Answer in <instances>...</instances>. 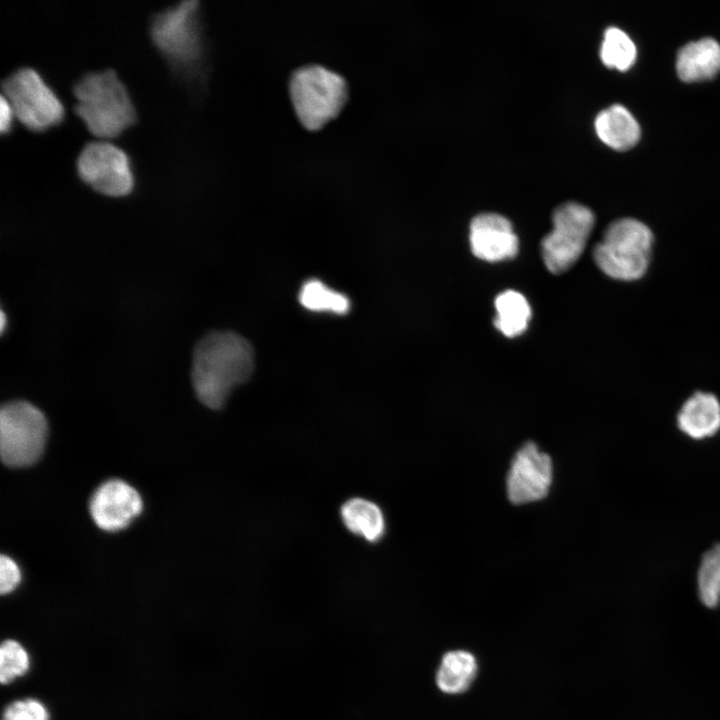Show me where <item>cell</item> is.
<instances>
[{
  "mask_svg": "<svg viewBox=\"0 0 720 720\" xmlns=\"http://www.w3.org/2000/svg\"><path fill=\"white\" fill-rule=\"evenodd\" d=\"M253 369L254 350L245 338L230 331H212L194 347L192 386L203 405L219 409Z\"/></svg>",
  "mask_w": 720,
  "mask_h": 720,
  "instance_id": "6da1fadb",
  "label": "cell"
},
{
  "mask_svg": "<svg viewBox=\"0 0 720 720\" xmlns=\"http://www.w3.org/2000/svg\"><path fill=\"white\" fill-rule=\"evenodd\" d=\"M149 35L177 80L189 86L205 80L207 48L199 1H182L153 14Z\"/></svg>",
  "mask_w": 720,
  "mask_h": 720,
  "instance_id": "7a4b0ae2",
  "label": "cell"
},
{
  "mask_svg": "<svg viewBox=\"0 0 720 720\" xmlns=\"http://www.w3.org/2000/svg\"><path fill=\"white\" fill-rule=\"evenodd\" d=\"M72 91L75 114L99 140L117 138L138 120L126 86L112 69L83 74Z\"/></svg>",
  "mask_w": 720,
  "mask_h": 720,
  "instance_id": "3957f363",
  "label": "cell"
},
{
  "mask_svg": "<svg viewBox=\"0 0 720 720\" xmlns=\"http://www.w3.org/2000/svg\"><path fill=\"white\" fill-rule=\"evenodd\" d=\"M653 234L637 219L621 218L612 222L593 250L598 268L610 278L621 281L640 279L647 271Z\"/></svg>",
  "mask_w": 720,
  "mask_h": 720,
  "instance_id": "277c9868",
  "label": "cell"
},
{
  "mask_svg": "<svg viewBox=\"0 0 720 720\" xmlns=\"http://www.w3.org/2000/svg\"><path fill=\"white\" fill-rule=\"evenodd\" d=\"M289 92L299 121L310 131L337 117L348 96L344 78L319 65L297 69L290 78Z\"/></svg>",
  "mask_w": 720,
  "mask_h": 720,
  "instance_id": "5b68a950",
  "label": "cell"
},
{
  "mask_svg": "<svg viewBox=\"0 0 720 720\" xmlns=\"http://www.w3.org/2000/svg\"><path fill=\"white\" fill-rule=\"evenodd\" d=\"M1 87L15 118L29 131L45 132L64 121L62 101L34 68H17L2 81Z\"/></svg>",
  "mask_w": 720,
  "mask_h": 720,
  "instance_id": "8992f818",
  "label": "cell"
},
{
  "mask_svg": "<svg viewBox=\"0 0 720 720\" xmlns=\"http://www.w3.org/2000/svg\"><path fill=\"white\" fill-rule=\"evenodd\" d=\"M48 424L33 404L17 400L0 411V454L5 465L14 468L34 464L45 448Z\"/></svg>",
  "mask_w": 720,
  "mask_h": 720,
  "instance_id": "52a82bcc",
  "label": "cell"
},
{
  "mask_svg": "<svg viewBox=\"0 0 720 720\" xmlns=\"http://www.w3.org/2000/svg\"><path fill=\"white\" fill-rule=\"evenodd\" d=\"M552 230L541 242L542 258L553 274H561L572 267L582 255L595 216L585 205L569 201L553 211Z\"/></svg>",
  "mask_w": 720,
  "mask_h": 720,
  "instance_id": "ba28073f",
  "label": "cell"
},
{
  "mask_svg": "<svg viewBox=\"0 0 720 720\" xmlns=\"http://www.w3.org/2000/svg\"><path fill=\"white\" fill-rule=\"evenodd\" d=\"M79 179L108 197H125L135 188L130 157L117 145L98 140L86 143L76 159Z\"/></svg>",
  "mask_w": 720,
  "mask_h": 720,
  "instance_id": "9c48e42d",
  "label": "cell"
},
{
  "mask_svg": "<svg viewBox=\"0 0 720 720\" xmlns=\"http://www.w3.org/2000/svg\"><path fill=\"white\" fill-rule=\"evenodd\" d=\"M553 466L548 454L533 442L525 443L514 455L506 479L508 498L524 504L544 498L551 487Z\"/></svg>",
  "mask_w": 720,
  "mask_h": 720,
  "instance_id": "30bf717a",
  "label": "cell"
},
{
  "mask_svg": "<svg viewBox=\"0 0 720 720\" xmlns=\"http://www.w3.org/2000/svg\"><path fill=\"white\" fill-rule=\"evenodd\" d=\"M139 493L128 483L111 479L93 493L89 510L96 525L105 531H118L127 527L142 510Z\"/></svg>",
  "mask_w": 720,
  "mask_h": 720,
  "instance_id": "8fae6325",
  "label": "cell"
},
{
  "mask_svg": "<svg viewBox=\"0 0 720 720\" xmlns=\"http://www.w3.org/2000/svg\"><path fill=\"white\" fill-rule=\"evenodd\" d=\"M469 241L472 253L488 262L512 259L518 253L519 242L513 226L498 213L476 215L470 223Z\"/></svg>",
  "mask_w": 720,
  "mask_h": 720,
  "instance_id": "7c38bea8",
  "label": "cell"
},
{
  "mask_svg": "<svg viewBox=\"0 0 720 720\" xmlns=\"http://www.w3.org/2000/svg\"><path fill=\"white\" fill-rule=\"evenodd\" d=\"M677 424L682 432L694 439L714 435L720 429V402L715 395L696 392L682 405Z\"/></svg>",
  "mask_w": 720,
  "mask_h": 720,
  "instance_id": "4fadbf2b",
  "label": "cell"
},
{
  "mask_svg": "<svg viewBox=\"0 0 720 720\" xmlns=\"http://www.w3.org/2000/svg\"><path fill=\"white\" fill-rule=\"evenodd\" d=\"M676 71L685 82L710 79L720 71V45L703 38L683 46L676 58Z\"/></svg>",
  "mask_w": 720,
  "mask_h": 720,
  "instance_id": "5bb4252c",
  "label": "cell"
},
{
  "mask_svg": "<svg viewBox=\"0 0 720 720\" xmlns=\"http://www.w3.org/2000/svg\"><path fill=\"white\" fill-rule=\"evenodd\" d=\"M340 518L350 533L369 543H377L385 535V515L380 506L371 500L350 498L342 504Z\"/></svg>",
  "mask_w": 720,
  "mask_h": 720,
  "instance_id": "9a60e30c",
  "label": "cell"
},
{
  "mask_svg": "<svg viewBox=\"0 0 720 720\" xmlns=\"http://www.w3.org/2000/svg\"><path fill=\"white\" fill-rule=\"evenodd\" d=\"M594 126L598 137L616 150H627L640 138L638 122L620 104H613L600 111L595 118Z\"/></svg>",
  "mask_w": 720,
  "mask_h": 720,
  "instance_id": "2e32d148",
  "label": "cell"
},
{
  "mask_svg": "<svg viewBox=\"0 0 720 720\" xmlns=\"http://www.w3.org/2000/svg\"><path fill=\"white\" fill-rule=\"evenodd\" d=\"M478 671L475 656L463 649L446 652L436 672V684L445 694L457 695L468 690Z\"/></svg>",
  "mask_w": 720,
  "mask_h": 720,
  "instance_id": "e0dca14e",
  "label": "cell"
},
{
  "mask_svg": "<svg viewBox=\"0 0 720 720\" xmlns=\"http://www.w3.org/2000/svg\"><path fill=\"white\" fill-rule=\"evenodd\" d=\"M495 327L507 337L522 334L531 317V309L526 298L514 290H506L495 299Z\"/></svg>",
  "mask_w": 720,
  "mask_h": 720,
  "instance_id": "ac0fdd59",
  "label": "cell"
},
{
  "mask_svg": "<svg viewBox=\"0 0 720 720\" xmlns=\"http://www.w3.org/2000/svg\"><path fill=\"white\" fill-rule=\"evenodd\" d=\"M299 301L311 311L345 314L350 308V301L344 294L327 287L319 280H309L303 284Z\"/></svg>",
  "mask_w": 720,
  "mask_h": 720,
  "instance_id": "d6986e66",
  "label": "cell"
},
{
  "mask_svg": "<svg viewBox=\"0 0 720 720\" xmlns=\"http://www.w3.org/2000/svg\"><path fill=\"white\" fill-rule=\"evenodd\" d=\"M636 55L634 42L623 30L617 27L605 30L600 57L606 66L625 71L634 64Z\"/></svg>",
  "mask_w": 720,
  "mask_h": 720,
  "instance_id": "ffe728a7",
  "label": "cell"
},
{
  "mask_svg": "<svg viewBox=\"0 0 720 720\" xmlns=\"http://www.w3.org/2000/svg\"><path fill=\"white\" fill-rule=\"evenodd\" d=\"M698 593L707 607L720 602V544L713 546L703 555L698 570Z\"/></svg>",
  "mask_w": 720,
  "mask_h": 720,
  "instance_id": "44dd1931",
  "label": "cell"
},
{
  "mask_svg": "<svg viewBox=\"0 0 720 720\" xmlns=\"http://www.w3.org/2000/svg\"><path fill=\"white\" fill-rule=\"evenodd\" d=\"M30 668L26 648L15 639H5L0 645V682L8 685L23 677Z\"/></svg>",
  "mask_w": 720,
  "mask_h": 720,
  "instance_id": "7402d4cb",
  "label": "cell"
},
{
  "mask_svg": "<svg viewBox=\"0 0 720 720\" xmlns=\"http://www.w3.org/2000/svg\"><path fill=\"white\" fill-rule=\"evenodd\" d=\"M1 720H50L47 707L35 698L10 702L3 710Z\"/></svg>",
  "mask_w": 720,
  "mask_h": 720,
  "instance_id": "603a6c76",
  "label": "cell"
},
{
  "mask_svg": "<svg viewBox=\"0 0 720 720\" xmlns=\"http://www.w3.org/2000/svg\"><path fill=\"white\" fill-rule=\"evenodd\" d=\"M21 581V572L17 563L8 556L0 559V592L2 595L14 591Z\"/></svg>",
  "mask_w": 720,
  "mask_h": 720,
  "instance_id": "cb8c5ba5",
  "label": "cell"
},
{
  "mask_svg": "<svg viewBox=\"0 0 720 720\" xmlns=\"http://www.w3.org/2000/svg\"><path fill=\"white\" fill-rule=\"evenodd\" d=\"M15 117L11 105L7 99L1 94L0 97V131L3 136L9 135L13 127V118Z\"/></svg>",
  "mask_w": 720,
  "mask_h": 720,
  "instance_id": "d4e9b609",
  "label": "cell"
},
{
  "mask_svg": "<svg viewBox=\"0 0 720 720\" xmlns=\"http://www.w3.org/2000/svg\"><path fill=\"white\" fill-rule=\"evenodd\" d=\"M0 314H1V319H0V330H1V332H3V331H4V329H5V323H6V318H5V314H4V312H3V311H1V313H0Z\"/></svg>",
  "mask_w": 720,
  "mask_h": 720,
  "instance_id": "484cf974",
  "label": "cell"
}]
</instances>
